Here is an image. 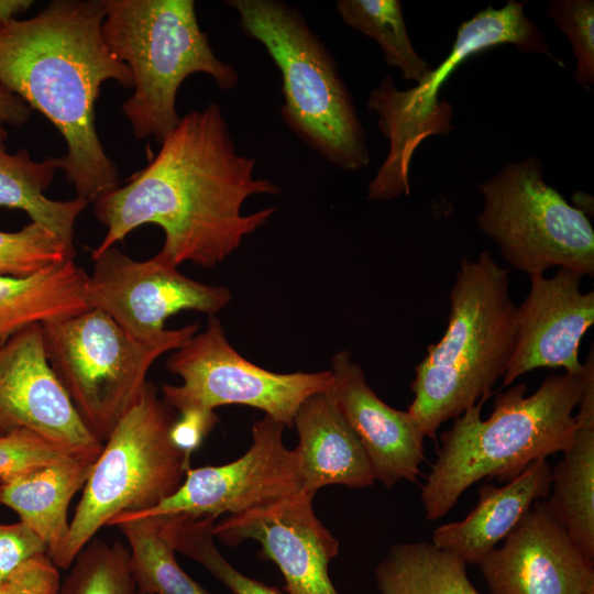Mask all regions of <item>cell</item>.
<instances>
[{"instance_id": "6da1fadb", "label": "cell", "mask_w": 594, "mask_h": 594, "mask_svg": "<svg viewBox=\"0 0 594 594\" xmlns=\"http://www.w3.org/2000/svg\"><path fill=\"white\" fill-rule=\"evenodd\" d=\"M255 165L254 157L237 151L218 103L189 111L143 169L94 201L107 233L91 256L136 228L155 224L165 235L158 253L172 264L215 267L277 210L241 212L249 197L280 193L272 180L254 176Z\"/></svg>"}, {"instance_id": "7a4b0ae2", "label": "cell", "mask_w": 594, "mask_h": 594, "mask_svg": "<svg viewBox=\"0 0 594 594\" xmlns=\"http://www.w3.org/2000/svg\"><path fill=\"white\" fill-rule=\"evenodd\" d=\"M106 0H54L36 15L0 24V85L58 130V168L77 197L95 201L119 186V170L96 131L102 84L133 88L130 68L105 43Z\"/></svg>"}, {"instance_id": "3957f363", "label": "cell", "mask_w": 594, "mask_h": 594, "mask_svg": "<svg viewBox=\"0 0 594 594\" xmlns=\"http://www.w3.org/2000/svg\"><path fill=\"white\" fill-rule=\"evenodd\" d=\"M583 385L584 370L580 375H551L528 396L527 385L520 383L495 396L487 419L481 418L484 403L454 418L441 433L437 459L421 487L426 519L447 515L483 479L508 482L532 462L564 452L573 441Z\"/></svg>"}, {"instance_id": "277c9868", "label": "cell", "mask_w": 594, "mask_h": 594, "mask_svg": "<svg viewBox=\"0 0 594 594\" xmlns=\"http://www.w3.org/2000/svg\"><path fill=\"white\" fill-rule=\"evenodd\" d=\"M449 300L447 328L415 367L407 409L432 440L443 422L485 403L504 376L515 339L508 271L487 250L461 260Z\"/></svg>"}, {"instance_id": "5b68a950", "label": "cell", "mask_w": 594, "mask_h": 594, "mask_svg": "<svg viewBox=\"0 0 594 594\" xmlns=\"http://www.w3.org/2000/svg\"><path fill=\"white\" fill-rule=\"evenodd\" d=\"M101 32L132 73L134 91L122 111L139 140L161 144L178 125L176 96L187 77L206 74L222 90L239 82L234 66L213 53L193 0H106Z\"/></svg>"}, {"instance_id": "8992f818", "label": "cell", "mask_w": 594, "mask_h": 594, "mask_svg": "<svg viewBox=\"0 0 594 594\" xmlns=\"http://www.w3.org/2000/svg\"><path fill=\"white\" fill-rule=\"evenodd\" d=\"M238 25L260 42L282 77L280 113L288 128L346 172L371 162L366 132L336 61L299 11L280 0H230Z\"/></svg>"}, {"instance_id": "52a82bcc", "label": "cell", "mask_w": 594, "mask_h": 594, "mask_svg": "<svg viewBox=\"0 0 594 594\" xmlns=\"http://www.w3.org/2000/svg\"><path fill=\"white\" fill-rule=\"evenodd\" d=\"M175 419L174 409L147 382L103 442L68 534L50 557L58 569H69L82 548L118 515L148 510L179 488L190 462L169 439Z\"/></svg>"}, {"instance_id": "ba28073f", "label": "cell", "mask_w": 594, "mask_h": 594, "mask_svg": "<svg viewBox=\"0 0 594 594\" xmlns=\"http://www.w3.org/2000/svg\"><path fill=\"white\" fill-rule=\"evenodd\" d=\"M526 2L509 0L503 8L487 7L462 22L449 54L416 86L400 90L386 75L369 96L366 109L377 114V127L389 142L388 154L367 186V199L387 201L409 195V165L418 146L453 128L452 106L439 91L458 67L477 53L513 44L522 53H541L564 67L550 52L544 36L524 12Z\"/></svg>"}, {"instance_id": "9c48e42d", "label": "cell", "mask_w": 594, "mask_h": 594, "mask_svg": "<svg viewBox=\"0 0 594 594\" xmlns=\"http://www.w3.org/2000/svg\"><path fill=\"white\" fill-rule=\"evenodd\" d=\"M477 190L476 224L516 271L531 276L562 267L594 276L591 221L543 179L538 157L505 165Z\"/></svg>"}, {"instance_id": "30bf717a", "label": "cell", "mask_w": 594, "mask_h": 594, "mask_svg": "<svg viewBox=\"0 0 594 594\" xmlns=\"http://www.w3.org/2000/svg\"><path fill=\"white\" fill-rule=\"evenodd\" d=\"M48 363L88 430L102 443L140 398L147 372L175 349L136 340L90 308L42 323Z\"/></svg>"}, {"instance_id": "8fae6325", "label": "cell", "mask_w": 594, "mask_h": 594, "mask_svg": "<svg viewBox=\"0 0 594 594\" xmlns=\"http://www.w3.org/2000/svg\"><path fill=\"white\" fill-rule=\"evenodd\" d=\"M166 367L182 378L180 385L162 386L163 399L178 413L244 405L288 428L294 427L301 404L324 393L332 381L330 370L280 374L251 363L229 343L216 316L209 317L204 331L174 351Z\"/></svg>"}, {"instance_id": "7c38bea8", "label": "cell", "mask_w": 594, "mask_h": 594, "mask_svg": "<svg viewBox=\"0 0 594 594\" xmlns=\"http://www.w3.org/2000/svg\"><path fill=\"white\" fill-rule=\"evenodd\" d=\"M91 258L94 270L87 284L90 308L103 311L145 343L177 350L198 332L199 324L166 329L168 317L182 310L216 316L231 300L227 287L183 275L160 253L136 261L113 245Z\"/></svg>"}, {"instance_id": "4fadbf2b", "label": "cell", "mask_w": 594, "mask_h": 594, "mask_svg": "<svg viewBox=\"0 0 594 594\" xmlns=\"http://www.w3.org/2000/svg\"><path fill=\"white\" fill-rule=\"evenodd\" d=\"M285 426L268 416L252 426V444L238 460L189 469L179 488L155 507L124 513L118 520L187 515L218 518L294 496L302 491L297 460L283 441Z\"/></svg>"}, {"instance_id": "5bb4252c", "label": "cell", "mask_w": 594, "mask_h": 594, "mask_svg": "<svg viewBox=\"0 0 594 594\" xmlns=\"http://www.w3.org/2000/svg\"><path fill=\"white\" fill-rule=\"evenodd\" d=\"M13 430H28L95 457L103 447L52 370L42 323L30 324L0 342V432Z\"/></svg>"}, {"instance_id": "9a60e30c", "label": "cell", "mask_w": 594, "mask_h": 594, "mask_svg": "<svg viewBox=\"0 0 594 594\" xmlns=\"http://www.w3.org/2000/svg\"><path fill=\"white\" fill-rule=\"evenodd\" d=\"M314 495L300 492L215 522L213 537L233 547L253 539L260 557L273 561L287 594H339L328 565L339 541L314 512Z\"/></svg>"}, {"instance_id": "2e32d148", "label": "cell", "mask_w": 594, "mask_h": 594, "mask_svg": "<svg viewBox=\"0 0 594 594\" xmlns=\"http://www.w3.org/2000/svg\"><path fill=\"white\" fill-rule=\"evenodd\" d=\"M479 565L491 594H594V563L543 499Z\"/></svg>"}, {"instance_id": "e0dca14e", "label": "cell", "mask_w": 594, "mask_h": 594, "mask_svg": "<svg viewBox=\"0 0 594 594\" xmlns=\"http://www.w3.org/2000/svg\"><path fill=\"white\" fill-rule=\"evenodd\" d=\"M582 277L562 267L551 277L529 276V293L516 309L513 351L502 377L504 387L537 369L561 367L570 375L583 372L579 348L594 323V293L582 292Z\"/></svg>"}, {"instance_id": "ac0fdd59", "label": "cell", "mask_w": 594, "mask_h": 594, "mask_svg": "<svg viewBox=\"0 0 594 594\" xmlns=\"http://www.w3.org/2000/svg\"><path fill=\"white\" fill-rule=\"evenodd\" d=\"M330 372L327 394L363 447L374 480L386 487L402 480L416 483L426 437L414 418L375 394L349 351L332 356Z\"/></svg>"}, {"instance_id": "d6986e66", "label": "cell", "mask_w": 594, "mask_h": 594, "mask_svg": "<svg viewBox=\"0 0 594 594\" xmlns=\"http://www.w3.org/2000/svg\"><path fill=\"white\" fill-rule=\"evenodd\" d=\"M294 426L299 441L293 451L302 492L315 496L327 485L363 488L374 484L363 447L327 391L301 404Z\"/></svg>"}, {"instance_id": "ffe728a7", "label": "cell", "mask_w": 594, "mask_h": 594, "mask_svg": "<svg viewBox=\"0 0 594 594\" xmlns=\"http://www.w3.org/2000/svg\"><path fill=\"white\" fill-rule=\"evenodd\" d=\"M550 487L551 465L547 459L532 462L501 487L482 484L479 502L469 515L460 521L439 526L432 531L430 542L466 564H479L507 537L536 501L549 495Z\"/></svg>"}, {"instance_id": "44dd1931", "label": "cell", "mask_w": 594, "mask_h": 594, "mask_svg": "<svg viewBox=\"0 0 594 594\" xmlns=\"http://www.w3.org/2000/svg\"><path fill=\"white\" fill-rule=\"evenodd\" d=\"M584 365L573 441L551 468L552 492L546 501L573 543L594 563V351Z\"/></svg>"}, {"instance_id": "7402d4cb", "label": "cell", "mask_w": 594, "mask_h": 594, "mask_svg": "<svg viewBox=\"0 0 594 594\" xmlns=\"http://www.w3.org/2000/svg\"><path fill=\"white\" fill-rule=\"evenodd\" d=\"M98 457L76 455L0 481V504L14 510L52 557L68 530L73 496L84 487Z\"/></svg>"}, {"instance_id": "603a6c76", "label": "cell", "mask_w": 594, "mask_h": 594, "mask_svg": "<svg viewBox=\"0 0 594 594\" xmlns=\"http://www.w3.org/2000/svg\"><path fill=\"white\" fill-rule=\"evenodd\" d=\"M87 284L75 257L25 277L0 276V339L90 309Z\"/></svg>"}, {"instance_id": "cb8c5ba5", "label": "cell", "mask_w": 594, "mask_h": 594, "mask_svg": "<svg viewBox=\"0 0 594 594\" xmlns=\"http://www.w3.org/2000/svg\"><path fill=\"white\" fill-rule=\"evenodd\" d=\"M8 132L0 128V206L25 211L31 221L52 231L74 246V227L88 201L76 197L54 200L45 196L58 168L57 158L47 156L34 161L21 148L14 154L7 151Z\"/></svg>"}, {"instance_id": "d4e9b609", "label": "cell", "mask_w": 594, "mask_h": 594, "mask_svg": "<svg viewBox=\"0 0 594 594\" xmlns=\"http://www.w3.org/2000/svg\"><path fill=\"white\" fill-rule=\"evenodd\" d=\"M375 580L380 594H481L461 558L426 541L393 544Z\"/></svg>"}, {"instance_id": "484cf974", "label": "cell", "mask_w": 594, "mask_h": 594, "mask_svg": "<svg viewBox=\"0 0 594 594\" xmlns=\"http://www.w3.org/2000/svg\"><path fill=\"white\" fill-rule=\"evenodd\" d=\"M112 526L128 541L132 572L143 591L150 594H213L180 568L158 517L123 519Z\"/></svg>"}, {"instance_id": "4316f807", "label": "cell", "mask_w": 594, "mask_h": 594, "mask_svg": "<svg viewBox=\"0 0 594 594\" xmlns=\"http://www.w3.org/2000/svg\"><path fill=\"white\" fill-rule=\"evenodd\" d=\"M337 11L344 24L372 37L386 64L398 68L404 79L421 81L429 64L415 51L398 0H339Z\"/></svg>"}, {"instance_id": "83f0119b", "label": "cell", "mask_w": 594, "mask_h": 594, "mask_svg": "<svg viewBox=\"0 0 594 594\" xmlns=\"http://www.w3.org/2000/svg\"><path fill=\"white\" fill-rule=\"evenodd\" d=\"M175 551L201 564L233 594H284L233 568L215 544L212 516H156Z\"/></svg>"}, {"instance_id": "f1b7e54d", "label": "cell", "mask_w": 594, "mask_h": 594, "mask_svg": "<svg viewBox=\"0 0 594 594\" xmlns=\"http://www.w3.org/2000/svg\"><path fill=\"white\" fill-rule=\"evenodd\" d=\"M58 594H150L132 572L130 551L122 542L91 539L78 553Z\"/></svg>"}, {"instance_id": "f546056e", "label": "cell", "mask_w": 594, "mask_h": 594, "mask_svg": "<svg viewBox=\"0 0 594 594\" xmlns=\"http://www.w3.org/2000/svg\"><path fill=\"white\" fill-rule=\"evenodd\" d=\"M72 257L75 248L36 222L0 231V276L25 277Z\"/></svg>"}, {"instance_id": "4dcf8cb0", "label": "cell", "mask_w": 594, "mask_h": 594, "mask_svg": "<svg viewBox=\"0 0 594 594\" xmlns=\"http://www.w3.org/2000/svg\"><path fill=\"white\" fill-rule=\"evenodd\" d=\"M547 13L566 35L576 58L574 79L581 85L594 84V1L551 0Z\"/></svg>"}, {"instance_id": "1f68e13d", "label": "cell", "mask_w": 594, "mask_h": 594, "mask_svg": "<svg viewBox=\"0 0 594 594\" xmlns=\"http://www.w3.org/2000/svg\"><path fill=\"white\" fill-rule=\"evenodd\" d=\"M76 455L89 454L76 452L28 430H13L0 435V481Z\"/></svg>"}, {"instance_id": "d6a6232c", "label": "cell", "mask_w": 594, "mask_h": 594, "mask_svg": "<svg viewBox=\"0 0 594 594\" xmlns=\"http://www.w3.org/2000/svg\"><path fill=\"white\" fill-rule=\"evenodd\" d=\"M61 583L58 568L44 552L12 571L0 583V594H58Z\"/></svg>"}, {"instance_id": "836d02e7", "label": "cell", "mask_w": 594, "mask_h": 594, "mask_svg": "<svg viewBox=\"0 0 594 594\" xmlns=\"http://www.w3.org/2000/svg\"><path fill=\"white\" fill-rule=\"evenodd\" d=\"M44 552L45 542L22 521L0 524V583L24 561Z\"/></svg>"}, {"instance_id": "e575fe53", "label": "cell", "mask_w": 594, "mask_h": 594, "mask_svg": "<svg viewBox=\"0 0 594 594\" xmlns=\"http://www.w3.org/2000/svg\"><path fill=\"white\" fill-rule=\"evenodd\" d=\"M169 429V439L190 462V457L218 422L213 410L188 409L179 413Z\"/></svg>"}, {"instance_id": "d590c367", "label": "cell", "mask_w": 594, "mask_h": 594, "mask_svg": "<svg viewBox=\"0 0 594 594\" xmlns=\"http://www.w3.org/2000/svg\"><path fill=\"white\" fill-rule=\"evenodd\" d=\"M31 114L32 109L22 99L0 85V128L21 127Z\"/></svg>"}, {"instance_id": "8d00e7d4", "label": "cell", "mask_w": 594, "mask_h": 594, "mask_svg": "<svg viewBox=\"0 0 594 594\" xmlns=\"http://www.w3.org/2000/svg\"><path fill=\"white\" fill-rule=\"evenodd\" d=\"M33 1L30 0H0V24L15 19L16 15L28 10Z\"/></svg>"}, {"instance_id": "74e56055", "label": "cell", "mask_w": 594, "mask_h": 594, "mask_svg": "<svg viewBox=\"0 0 594 594\" xmlns=\"http://www.w3.org/2000/svg\"><path fill=\"white\" fill-rule=\"evenodd\" d=\"M0 435H3V433L0 432Z\"/></svg>"}]
</instances>
